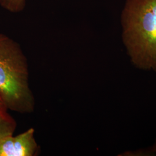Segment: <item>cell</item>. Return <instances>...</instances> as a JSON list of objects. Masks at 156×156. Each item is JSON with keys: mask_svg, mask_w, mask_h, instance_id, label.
<instances>
[{"mask_svg": "<svg viewBox=\"0 0 156 156\" xmlns=\"http://www.w3.org/2000/svg\"><path fill=\"white\" fill-rule=\"evenodd\" d=\"M151 148L152 149V150H153V151L156 154V140H155L154 143L153 144L152 146H151Z\"/></svg>", "mask_w": 156, "mask_h": 156, "instance_id": "7", "label": "cell"}, {"mask_svg": "<svg viewBox=\"0 0 156 156\" xmlns=\"http://www.w3.org/2000/svg\"><path fill=\"white\" fill-rule=\"evenodd\" d=\"M119 156H154L156 154L152 150L151 146L147 148L140 149L135 151H126Z\"/></svg>", "mask_w": 156, "mask_h": 156, "instance_id": "6", "label": "cell"}, {"mask_svg": "<svg viewBox=\"0 0 156 156\" xmlns=\"http://www.w3.org/2000/svg\"><path fill=\"white\" fill-rule=\"evenodd\" d=\"M16 122L9 113V110L0 99V140L13 135L16 128Z\"/></svg>", "mask_w": 156, "mask_h": 156, "instance_id": "4", "label": "cell"}, {"mask_svg": "<svg viewBox=\"0 0 156 156\" xmlns=\"http://www.w3.org/2000/svg\"><path fill=\"white\" fill-rule=\"evenodd\" d=\"M0 99L9 111L33 112L35 101L30 87L28 64L18 44L0 34Z\"/></svg>", "mask_w": 156, "mask_h": 156, "instance_id": "2", "label": "cell"}, {"mask_svg": "<svg viewBox=\"0 0 156 156\" xmlns=\"http://www.w3.org/2000/svg\"><path fill=\"white\" fill-rule=\"evenodd\" d=\"M121 24L123 45L132 64L156 73V0H126Z\"/></svg>", "mask_w": 156, "mask_h": 156, "instance_id": "1", "label": "cell"}, {"mask_svg": "<svg viewBox=\"0 0 156 156\" xmlns=\"http://www.w3.org/2000/svg\"><path fill=\"white\" fill-rule=\"evenodd\" d=\"M0 2L7 9L13 12L22 10L24 5V0H0Z\"/></svg>", "mask_w": 156, "mask_h": 156, "instance_id": "5", "label": "cell"}, {"mask_svg": "<svg viewBox=\"0 0 156 156\" xmlns=\"http://www.w3.org/2000/svg\"><path fill=\"white\" fill-rule=\"evenodd\" d=\"M33 128L16 136L11 135L0 140V156H34L39 153V146Z\"/></svg>", "mask_w": 156, "mask_h": 156, "instance_id": "3", "label": "cell"}]
</instances>
